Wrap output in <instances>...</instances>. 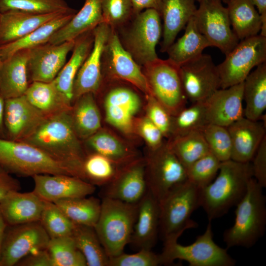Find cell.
<instances>
[{"instance_id": "cell-1", "label": "cell", "mask_w": 266, "mask_h": 266, "mask_svg": "<svg viewBox=\"0 0 266 266\" xmlns=\"http://www.w3.org/2000/svg\"><path fill=\"white\" fill-rule=\"evenodd\" d=\"M70 109L46 116L33 133L21 141L65 164L82 179L81 165L87 153L73 129Z\"/></svg>"}, {"instance_id": "cell-2", "label": "cell", "mask_w": 266, "mask_h": 266, "mask_svg": "<svg viewBox=\"0 0 266 266\" xmlns=\"http://www.w3.org/2000/svg\"><path fill=\"white\" fill-rule=\"evenodd\" d=\"M253 177L251 162L229 160L221 163L218 174L208 185L200 189V206L209 221L226 214L243 198Z\"/></svg>"}, {"instance_id": "cell-3", "label": "cell", "mask_w": 266, "mask_h": 266, "mask_svg": "<svg viewBox=\"0 0 266 266\" xmlns=\"http://www.w3.org/2000/svg\"><path fill=\"white\" fill-rule=\"evenodd\" d=\"M97 96L100 97L104 122L133 143L137 141L135 123L144 110L145 95L126 82L104 80Z\"/></svg>"}, {"instance_id": "cell-4", "label": "cell", "mask_w": 266, "mask_h": 266, "mask_svg": "<svg viewBox=\"0 0 266 266\" xmlns=\"http://www.w3.org/2000/svg\"><path fill=\"white\" fill-rule=\"evenodd\" d=\"M263 188L253 178L246 194L235 206V220L223 235L227 248H250L263 236L266 226V200Z\"/></svg>"}, {"instance_id": "cell-5", "label": "cell", "mask_w": 266, "mask_h": 266, "mask_svg": "<svg viewBox=\"0 0 266 266\" xmlns=\"http://www.w3.org/2000/svg\"><path fill=\"white\" fill-rule=\"evenodd\" d=\"M138 203H126L103 197L98 221L94 227L109 258L123 252L130 242Z\"/></svg>"}, {"instance_id": "cell-6", "label": "cell", "mask_w": 266, "mask_h": 266, "mask_svg": "<svg viewBox=\"0 0 266 266\" xmlns=\"http://www.w3.org/2000/svg\"><path fill=\"white\" fill-rule=\"evenodd\" d=\"M0 166L10 174L24 177L40 174L76 176L68 166L35 146L2 137H0Z\"/></svg>"}, {"instance_id": "cell-7", "label": "cell", "mask_w": 266, "mask_h": 266, "mask_svg": "<svg viewBox=\"0 0 266 266\" xmlns=\"http://www.w3.org/2000/svg\"><path fill=\"white\" fill-rule=\"evenodd\" d=\"M200 189L187 180L159 202V233L164 242L178 240L185 230L198 227L191 216L200 207Z\"/></svg>"}, {"instance_id": "cell-8", "label": "cell", "mask_w": 266, "mask_h": 266, "mask_svg": "<svg viewBox=\"0 0 266 266\" xmlns=\"http://www.w3.org/2000/svg\"><path fill=\"white\" fill-rule=\"evenodd\" d=\"M124 48L140 66L158 58L156 47L163 35L160 13L145 9L116 30Z\"/></svg>"}, {"instance_id": "cell-9", "label": "cell", "mask_w": 266, "mask_h": 266, "mask_svg": "<svg viewBox=\"0 0 266 266\" xmlns=\"http://www.w3.org/2000/svg\"><path fill=\"white\" fill-rule=\"evenodd\" d=\"M164 243L162 252L159 254L161 265H169L177 259L187 262L190 266H233L236 263L227 248L221 247L214 242L211 221L204 233L191 244L182 245L177 240Z\"/></svg>"}, {"instance_id": "cell-10", "label": "cell", "mask_w": 266, "mask_h": 266, "mask_svg": "<svg viewBox=\"0 0 266 266\" xmlns=\"http://www.w3.org/2000/svg\"><path fill=\"white\" fill-rule=\"evenodd\" d=\"M151 94L172 115L186 107L180 66L168 59L159 58L141 66Z\"/></svg>"}, {"instance_id": "cell-11", "label": "cell", "mask_w": 266, "mask_h": 266, "mask_svg": "<svg viewBox=\"0 0 266 266\" xmlns=\"http://www.w3.org/2000/svg\"><path fill=\"white\" fill-rule=\"evenodd\" d=\"M145 178L148 191L159 202L174 187L187 180V170L166 141L146 154Z\"/></svg>"}, {"instance_id": "cell-12", "label": "cell", "mask_w": 266, "mask_h": 266, "mask_svg": "<svg viewBox=\"0 0 266 266\" xmlns=\"http://www.w3.org/2000/svg\"><path fill=\"white\" fill-rule=\"evenodd\" d=\"M266 62V37L260 34L238 42L217 66L221 88L241 83L252 69Z\"/></svg>"}, {"instance_id": "cell-13", "label": "cell", "mask_w": 266, "mask_h": 266, "mask_svg": "<svg viewBox=\"0 0 266 266\" xmlns=\"http://www.w3.org/2000/svg\"><path fill=\"white\" fill-rule=\"evenodd\" d=\"M104 80H119L135 87L144 95H151L142 67L124 48L116 30L111 31L101 59Z\"/></svg>"}, {"instance_id": "cell-14", "label": "cell", "mask_w": 266, "mask_h": 266, "mask_svg": "<svg viewBox=\"0 0 266 266\" xmlns=\"http://www.w3.org/2000/svg\"><path fill=\"white\" fill-rule=\"evenodd\" d=\"M194 19L211 46L218 48L225 55L238 43L239 40L231 28L227 9L221 0L200 2Z\"/></svg>"}, {"instance_id": "cell-15", "label": "cell", "mask_w": 266, "mask_h": 266, "mask_svg": "<svg viewBox=\"0 0 266 266\" xmlns=\"http://www.w3.org/2000/svg\"><path fill=\"white\" fill-rule=\"evenodd\" d=\"M39 221L7 225L4 235L0 266H13L29 254L47 249L50 240Z\"/></svg>"}, {"instance_id": "cell-16", "label": "cell", "mask_w": 266, "mask_h": 266, "mask_svg": "<svg viewBox=\"0 0 266 266\" xmlns=\"http://www.w3.org/2000/svg\"><path fill=\"white\" fill-rule=\"evenodd\" d=\"M184 91L192 103L204 101L221 88V80L216 66L208 54L199 57L180 66Z\"/></svg>"}, {"instance_id": "cell-17", "label": "cell", "mask_w": 266, "mask_h": 266, "mask_svg": "<svg viewBox=\"0 0 266 266\" xmlns=\"http://www.w3.org/2000/svg\"><path fill=\"white\" fill-rule=\"evenodd\" d=\"M111 31V28L104 23L93 30L92 50L79 68L74 81L72 103L83 94L92 93L96 95L100 90L103 83L102 55Z\"/></svg>"}, {"instance_id": "cell-18", "label": "cell", "mask_w": 266, "mask_h": 266, "mask_svg": "<svg viewBox=\"0 0 266 266\" xmlns=\"http://www.w3.org/2000/svg\"><path fill=\"white\" fill-rule=\"evenodd\" d=\"M75 40L53 44L47 42L30 49L28 61L29 78L32 82L53 81L66 63Z\"/></svg>"}, {"instance_id": "cell-19", "label": "cell", "mask_w": 266, "mask_h": 266, "mask_svg": "<svg viewBox=\"0 0 266 266\" xmlns=\"http://www.w3.org/2000/svg\"><path fill=\"white\" fill-rule=\"evenodd\" d=\"M46 116L30 103L24 95L4 100L5 138L23 140L35 130Z\"/></svg>"}, {"instance_id": "cell-20", "label": "cell", "mask_w": 266, "mask_h": 266, "mask_svg": "<svg viewBox=\"0 0 266 266\" xmlns=\"http://www.w3.org/2000/svg\"><path fill=\"white\" fill-rule=\"evenodd\" d=\"M33 191L44 201L88 197L93 194L96 186L76 176L66 174H36L32 177Z\"/></svg>"}, {"instance_id": "cell-21", "label": "cell", "mask_w": 266, "mask_h": 266, "mask_svg": "<svg viewBox=\"0 0 266 266\" xmlns=\"http://www.w3.org/2000/svg\"><path fill=\"white\" fill-rule=\"evenodd\" d=\"M145 159L140 157L125 166L106 186L104 197L136 204L148 191L145 178Z\"/></svg>"}, {"instance_id": "cell-22", "label": "cell", "mask_w": 266, "mask_h": 266, "mask_svg": "<svg viewBox=\"0 0 266 266\" xmlns=\"http://www.w3.org/2000/svg\"><path fill=\"white\" fill-rule=\"evenodd\" d=\"M243 82L220 88L204 100L208 123L228 127L244 117Z\"/></svg>"}, {"instance_id": "cell-23", "label": "cell", "mask_w": 266, "mask_h": 266, "mask_svg": "<svg viewBox=\"0 0 266 266\" xmlns=\"http://www.w3.org/2000/svg\"><path fill=\"white\" fill-rule=\"evenodd\" d=\"M82 142L87 153L100 154L122 165L141 157L133 142L109 127L102 126Z\"/></svg>"}, {"instance_id": "cell-24", "label": "cell", "mask_w": 266, "mask_h": 266, "mask_svg": "<svg viewBox=\"0 0 266 266\" xmlns=\"http://www.w3.org/2000/svg\"><path fill=\"white\" fill-rule=\"evenodd\" d=\"M227 128L232 143L231 160L242 163L251 162L266 137V125L260 121L243 117Z\"/></svg>"}, {"instance_id": "cell-25", "label": "cell", "mask_w": 266, "mask_h": 266, "mask_svg": "<svg viewBox=\"0 0 266 266\" xmlns=\"http://www.w3.org/2000/svg\"><path fill=\"white\" fill-rule=\"evenodd\" d=\"M44 204L33 191H14L1 200L0 211L7 225H16L39 221Z\"/></svg>"}, {"instance_id": "cell-26", "label": "cell", "mask_w": 266, "mask_h": 266, "mask_svg": "<svg viewBox=\"0 0 266 266\" xmlns=\"http://www.w3.org/2000/svg\"><path fill=\"white\" fill-rule=\"evenodd\" d=\"M159 201L147 191L139 202L136 221L130 243L138 250L151 249L159 232Z\"/></svg>"}, {"instance_id": "cell-27", "label": "cell", "mask_w": 266, "mask_h": 266, "mask_svg": "<svg viewBox=\"0 0 266 266\" xmlns=\"http://www.w3.org/2000/svg\"><path fill=\"white\" fill-rule=\"evenodd\" d=\"M29 52L30 49L20 50L1 61L0 95L4 100L23 96L27 91Z\"/></svg>"}, {"instance_id": "cell-28", "label": "cell", "mask_w": 266, "mask_h": 266, "mask_svg": "<svg viewBox=\"0 0 266 266\" xmlns=\"http://www.w3.org/2000/svg\"><path fill=\"white\" fill-rule=\"evenodd\" d=\"M195 0H162L160 15L163 20V40L160 51L166 52L185 28L197 10Z\"/></svg>"}, {"instance_id": "cell-29", "label": "cell", "mask_w": 266, "mask_h": 266, "mask_svg": "<svg viewBox=\"0 0 266 266\" xmlns=\"http://www.w3.org/2000/svg\"><path fill=\"white\" fill-rule=\"evenodd\" d=\"M65 14L67 13L34 14L18 10H10L1 13L0 46L24 37L44 23Z\"/></svg>"}, {"instance_id": "cell-30", "label": "cell", "mask_w": 266, "mask_h": 266, "mask_svg": "<svg viewBox=\"0 0 266 266\" xmlns=\"http://www.w3.org/2000/svg\"><path fill=\"white\" fill-rule=\"evenodd\" d=\"M101 1V0H85L81 9L53 34L48 42L58 44L75 40L103 23Z\"/></svg>"}, {"instance_id": "cell-31", "label": "cell", "mask_w": 266, "mask_h": 266, "mask_svg": "<svg viewBox=\"0 0 266 266\" xmlns=\"http://www.w3.org/2000/svg\"><path fill=\"white\" fill-rule=\"evenodd\" d=\"M70 117L73 129L82 141L102 127L101 111L96 95L92 93L83 94L73 102Z\"/></svg>"}, {"instance_id": "cell-32", "label": "cell", "mask_w": 266, "mask_h": 266, "mask_svg": "<svg viewBox=\"0 0 266 266\" xmlns=\"http://www.w3.org/2000/svg\"><path fill=\"white\" fill-rule=\"evenodd\" d=\"M94 42L93 30L87 32L75 39L69 60L54 79L59 91L72 105L73 83L77 73L90 53Z\"/></svg>"}, {"instance_id": "cell-33", "label": "cell", "mask_w": 266, "mask_h": 266, "mask_svg": "<svg viewBox=\"0 0 266 266\" xmlns=\"http://www.w3.org/2000/svg\"><path fill=\"white\" fill-rule=\"evenodd\" d=\"M244 117L260 121L266 109V62L256 67L243 81Z\"/></svg>"}, {"instance_id": "cell-34", "label": "cell", "mask_w": 266, "mask_h": 266, "mask_svg": "<svg viewBox=\"0 0 266 266\" xmlns=\"http://www.w3.org/2000/svg\"><path fill=\"white\" fill-rule=\"evenodd\" d=\"M227 4L232 30L240 40L260 33L262 21L260 14L251 0H223Z\"/></svg>"}, {"instance_id": "cell-35", "label": "cell", "mask_w": 266, "mask_h": 266, "mask_svg": "<svg viewBox=\"0 0 266 266\" xmlns=\"http://www.w3.org/2000/svg\"><path fill=\"white\" fill-rule=\"evenodd\" d=\"M183 35L174 41L166 52L168 59L179 66L199 57L210 43L199 30L194 16L185 27Z\"/></svg>"}, {"instance_id": "cell-36", "label": "cell", "mask_w": 266, "mask_h": 266, "mask_svg": "<svg viewBox=\"0 0 266 266\" xmlns=\"http://www.w3.org/2000/svg\"><path fill=\"white\" fill-rule=\"evenodd\" d=\"M24 96L47 116L70 109L72 106L59 91L54 79L49 82H32Z\"/></svg>"}, {"instance_id": "cell-37", "label": "cell", "mask_w": 266, "mask_h": 266, "mask_svg": "<svg viewBox=\"0 0 266 266\" xmlns=\"http://www.w3.org/2000/svg\"><path fill=\"white\" fill-rule=\"evenodd\" d=\"M75 13L60 15L44 23L24 37L0 46V61L7 59L19 51L31 49L48 42L53 34L66 24Z\"/></svg>"}, {"instance_id": "cell-38", "label": "cell", "mask_w": 266, "mask_h": 266, "mask_svg": "<svg viewBox=\"0 0 266 266\" xmlns=\"http://www.w3.org/2000/svg\"><path fill=\"white\" fill-rule=\"evenodd\" d=\"M126 165L96 153H87L81 165V177L95 186H106L114 179Z\"/></svg>"}, {"instance_id": "cell-39", "label": "cell", "mask_w": 266, "mask_h": 266, "mask_svg": "<svg viewBox=\"0 0 266 266\" xmlns=\"http://www.w3.org/2000/svg\"><path fill=\"white\" fill-rule=\"evenodd\" d=\"M166 142L181 163L187 169L209 152V148L200 130L172 136Z\"/></svg>"}, {"instance_id": "cell-40", "label": "cell", "mask_w": 266, "mask_h": 266, "mask_svg": "<svg viewBox=\"0 0 266 266\" xmlns=\"http://www.w3.org/2000/svg\"><path fill=\"white\" fill-rule=\"evenodd\" d=\"M54 202L76 225L94 227L99 219L101 201L94 197L62 200Z\"/></svg>"}, {"instance_id": "cell-41", "label": "cell", "mask_w": 266, "mask_h": 266, "mask_svg": "<svg viewBox=\"0 0 266 266\" xmlns=\"http://www.w3.org/2000/svg\"><path fill=\"white\" fill-rule=\"evenodd\" d=\"M88 266H108L107 255L94 227L76 225L71 235Z\"/></svg>"}, {"instance_id": "cell-42", "label": "cell", "mask_w": 266, "mask_h": 266, "mask_svg": "<svg viewBox=\"0 0 266 266\" xmlns=\"http://www.w3.org/2000/svg\"><path fill=\"white\" fill-rule=\"evenodd\" d=\"M10 10L34 14L77 12L76 10L69 7L65 0H0L1 13Z\"/></svg>"}, {"instance_id": "cell-43", "label": "cell", "mask_w": 266, "mask_h": 266, "mask_svg": "<svg viewBox=\"0 0 266 266\" xmlns=\"http://www.w3.org/2000/svg\"><path fill=\"white\" fill-rule=\"evenodd\" d=\"M52 266H87L71 235L50 238L47 248Z\"/></svg>"}, {"instance_id": "cell-44", "label": "cell", "mask_w": 266, "mask_h": 266, "mask_svg": "<svg viewBox=\"0 0 266 266\" xmlns=\"http://www.w3.org/2000/svg\"><path fill=\"white\" fill-rule=\"evenodd\" d=\"M208 124L204 102L192 103L172 117L171 136L200 130Z\"/></svg>"}, {"instance_id": "cell-45", "label": "cell", "mask_w": 266, "mask_h": 266, "mask_svg": "<svg viewBox=\"0 0 266 266\" xmlns=\"http://www.w3.org/2000/svg\"><path fill=\"white\" fill-rule=\"evenodd\" d=\"M39 222L50 238L71 235L76 224L53 202L44 201Z\"/></svg>"}, {"instance_id": "cell-46", "label": "cell", "mask_w": 266, "mask_h": 266, "mask_svg": "<svg viewBox=\"0 0 266 266\" xmlns=\"http://www.w3.org/2000/svg\"><path fill=\"white\" fill-rule=\"evenodd\" d=\"M200 131L211 153L221 162L231 159L232 143L227 127L208 123Z\"/></svg>"}, {"instance_id": "cell-47", "label": "cell", "mask_w": 266, "mask_h": 266, "mask_svg": "<svg viewBox=\"0 0 266 266\" xmlns=\"http://www.w3.org/2000/svg\"><path fill=\"white\" fill-rule=\"evenodd\" d=\"M221 163L209 152L186 169L187 180L200 189L205 187L217 176Z\"/></svg>"}, {"instance_id": "cell-48", "label": "cell", "mask_w": 266, "mask_h": 266, "mask_svg": "<svg viewBox=\"0 0 266 266\" xmlns=\"http://www.w3.org/2000/svg\"><path fill=\"white\" fill-rule=\"evenodd\" d=\"M103 23L117 30L133 17L131 0H101Z\"/></svg>"}, {"instance_id": "cell-49", "label": "cell", "mask_w": 266, "mask_h": 266, "mask_svg": "<svg viewBox=\"0 0 266 266\" xmlns=\"http://www.w3.org/2000/svg\"><path fill=\"white\" fill-rule=\"evenodd\" d=\"M145 96L144 115L161 130L165 138H169L172 116L152 95Z\"/></svg>"}, {"instance_id": "cell-50", "label": "cell", "mask_w": 266, "mask_h": 266, "mask_svg": "<svg viewBox=\"0 0 266 266\" xmlns=\"http://www.w3.org/2000/svg\"><path fill=\"white\" fill-rule=\"evenodd\" d=\"M161 265L159 254L151 249H141L133 254L122 253L109 258L108 266H157Z\"/></svg>"}, {"instance_id": "cell-51", "label": "cell", "mask_w": 266, "mask_h": 266, "mask_svg": "<svg viewBox=\"0 0 266 266\" xmlns=\"http://www.w3.org/2000/svg\"><path fill=\"white\" fill-rule=\"evenodd\" d=\"M135 132L138 138L145 142L148 151L155 150L165 142L162 132L144 114L137 119Z\"/></svg>"}, {"instance_id": "cell-52", "label": "cell", "mask_w": 266, "mask_h": 266, "mask_svg": "<svg viewBox=\"0 0 266 266\" xmlns=\"http://www.w3.org/2000/svg\"><path fill=\"white\" fill-rule=\"evenodd\" d=\"M253 177L263 188L266 187V137L251 161Z\"/></svg>"}, {"instance_id": "cell-53", "label": "cell", "mask_w": 266, "mask_h": 266, "mask_svg": "<svg viewBox=\"0 0 266 266\" xmlns=\"http://www.w3.org/2000/svg\"><path fill=\"white\" fill-rule=\"evenodd\" d=\"M16 266H52V264L47 249H44L29 254L22 259Z\"/></svg>"}, {"instance_id": "cell-54", "label": "cell", "mask_w": 266, "mask_h": 266, "mask_svg": "<svg viewBox=\"0 0 266 266\" xmlns=\"http://www.w3.org/2000/svg\"><path fill=\"white\" fill-rule=\"evenodd\" d=\"M20 189L19 181L0 166V202L10 192Z\"/></svg>"}, {"instance_id": "cell-55", "label": "cell", "mask_w": 266, "mask_h": 266, "mask_svg": "<svg viewBox=\"0 0 266 266\" xmlns=\"http://www.w3.org/2000/svg\"><path fill=\"white\" fill-rule=\"evenodd\" d=\"M131 1L134 16L147 9H154L160 12L162 0H131Z\"/></svg>"}, {"instance_id": "cell-56", "label": "cell", "mask_w": 266, "mask_h": 266, "mask_svg": "<svg viewBox=\"0 0 266 266\" xmlns=\"http://www.w3.org/2000/svg\"><path fill=\"white\" fill-rule=\"evenodd\" d=\"M260 15L262 27L260 34L266 37V0H251Z\"/></svg>"}, {"instance_id": "cell-57", "label": "cell", "mask_w": 266, "mask_h": 266, "mask_svg": "<svg viewBox=\"0 0 266 266\" xmlns=\"http://www.w3.org/2000/svg\"><path fill=\"white\" fill-rule=\"evenodd\" d=\"M4 100L0 95V137L5 138L3 125Z\"/></svg>"}, {"instance_id": "cell-58", "label": "cell", "mask_w": 266, "mask_h": 266, "mask_svg": "<svg viewBox=\"0 0 266 266\" xmlns=\"http://www.w3.org/2000/svg\"><path fill=\"white\" fill-rule=\"evenodd\" d=\"M7 224L5 223L0 211V259L1 254L2 243Z\"/></svg>"}, {"instance_id": "cell-59", "label": "cell", "mask_w": 266, "mask_h": 266, "mask_svg": "<svg viewBox=\"0 0 266 266\" xmlns=\"http://www.w3.org/2000/svg\"><path fill=\"white\" fill-rule=\"evenodd\" d=\"M196 1H198L199 3H200V2L203 1V0H195Z\"/></svg>"}, {"instance_id": "cell-60", "label": "cell", "mask_w": 266, "mask_h": 266, "mask_svg": "<svg viewBox=\"0 0 266 266\" xmlns=\"http://www.w3.org/2000/svg\"><path fill=\"white\" fill-rule=\"evenodd\" d=\"M1 14V12L0 11V18Z\"/></svg>"}, {"instance_id": "cell-61", "label": "cell", "mask_w": 266, "mask_h": 266, "mask_svg": "<svg viewBox=\"0 0 266 266\" xmlns=\"http://www.w3.org/2000/svg\"><path fill=\"white\" fill-rule=\"evenodd\" d=\"M1 61L0 60V65H1Z\"/></svg>"}]
</instances>
